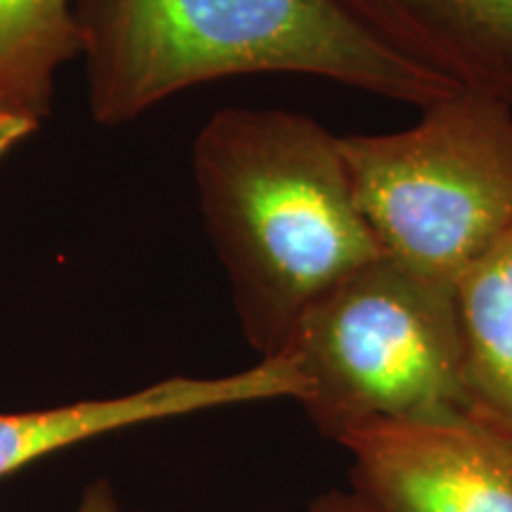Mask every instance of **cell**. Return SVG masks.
<instances>
[{"mask_svg":"<svg viewBox=\"0 0 512 512\" xmlns=\"http://www.w3.org/2000/svg\"><path fill=\"white\" fill-rule=\"evenodd\" d=\"M192 176L242 332L261 358L283 354L313 302L384 256L339 138L306 114L216 112L192 143Z\"/></svg>","mask_w":512,"mask_h":512,"instance_id":"6da1fadb","label":"cell"},{"mask_svg":"<svg viewBox=\"0 0 512 512\" xmlns=\"http://www.w3.org/2000/svg\"><path fill=\"white\" fill-rule=\"evenodd\" d=\"M74 17L100 126L240 74L318 76L420 110L460 91L377 46L332 0H74Z\"/></svg>","mask_w":512,"mask_h":512,"instance_id":"7a4b0ae2","label":"cell"},{"mask_svg":"<svg viewBox=\"0 0 512 512\" xmlns=\"http://www.w3.org/2000/svg\"><path fill=\"white\" fill-rule=\"evenodd\" d=\"M299 403L325 437L465 413L453 285L380 256L313 302L287 339Z\"/></svg>","mask_w":512,"mask_h":512,"instance_id":"3957f363","label":"cell"},{"mask_svg":"<svg viewBox=\"0 0 512 512\" xmlns=\"http://www.w3.org/2000/svg\"><path fill=\"white\" fill-rule=\"evenodd\" d=\"M384 256L451 283L512 230V105L458 91L415 126L339 138Z\"/></svg>","mask_w":512,"mask_h":512,"instance_id":"277c9868","label":"cell"},{"mask_svg":"<svg viewBox=\"0 0 512 512\" xmlns=\"http://www.w3.org/2000/svg\"><path fill=\"white\" fill-rule=\"evenodd\" d=\"M387 512H512V437L467 413L380 420L337 439Z\"/></svg>","mask_w":512,"mask_h":512,"instance_id":"5b68a950","label":"cell"},{"mask_svg":"<svg viewBox=\"0 0 512 512\" xmlns=\"http://www.w3.org/2000/svg\"><path fill=\"white\" fill-rule=\"evenodd\" d=\"M304 396V377L290 356L261 358L226 377H171L114 399L79 401L29 413H0V477L48 453L126 427L235 406Z\"/></svg>","mask_w":512,"mask_h":512,"instance_id":"8992f818","label":"cell"},{"mask_svg":"<svg viewBox=\"0 0 512 512\" xmlns=\"http://www.w3.org/2000/svg\"><path fill=\"white\" fill-rule=\"evenodd\" d=\"M377 46L512 105V0H332Z\"/></svg>","mask_w":512,"mask_h":512,"instance_id":"52a82bcc","label":"cell"},{"mask_svg":"<svg viewBox=\"0 0 512 512\" xmlns=\"http://www.w3.org/2000/svg\"><path fill=\"white\" fill-rule=\"evenodd\" d=\"M465 413L512 437V230L453 280Z\"/></svg>","mask_w":512,"mask_h":512,"instance_id":"ba28073f","label":"cell"},{"mask_svg":"<svg viewBox=\"0 0 512 512\" xmlns=\"http://www.w3.org/2000/svg\"><path fill=\"white\" fill-rule=\"evenodd\" d=\"M74 57H81L74 0H0V91L19 110L46 119L57 74Z\"/></svg>","mask_w":512,"mask_h":512,"instance_id":"9c48e42d","label":"cell"},{"mask_svg":"<svg viewBox=\"0 0 512 512\" xmlns=\"http://www.w3.org/2000/svg\"><path fill=\"white\" fill-rule=\"evenodd\" d=\"M38 128H41V121L19 110L15 102L0 91V162H3L17 145H22L24 140L34 136Z\"/></svg>","mask_w":512,"mask_h":512,"instance_id":"30bf717a","label":"cell"},{"mask_svg":"<svg viewBox=\"0 0 512 512\" xmlns=\"http://www.w3.org/2000/svg\"><path fill=\"white\" fill-rule=\"evenodd\" d=\"M306 512H387L361 491H328Z\"/></svg>","mask_w":512,"mask_h":512,"instance_id":"8fae6325","label":"cell"},{"mask_svg":"<svg viewBox=\"0 0 512 512\" xmlns=\"http://www.w3.org/2000/svg\"><path fill=\"white\" fill-rule=\"evenodd\" d=\"M76 512H140V510H126L119 503L117 494L107 482H95L83 491L81 503Z\"/></svg>","mask_w":512,"mask_h":512,"instance_id":"7c38bea8","label":"cell"}]
</instances>
